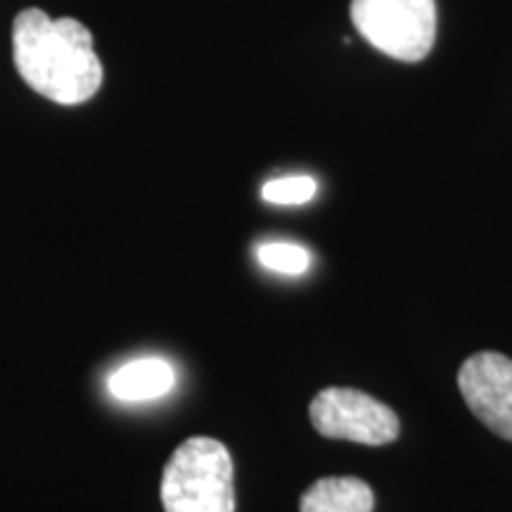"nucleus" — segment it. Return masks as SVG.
<instances>
[{"instance_id":"nucleus-1","label":"nucleus","mask_w":512,"mask_h":512,"mask_svg":"<svg viewBox=\"0 0 512 512\" xmlns=\"http://www.w3.org/2000/svg\"><path fill=\"white\" fill-rule=\"evenodd\" d=\"M12 50L24 83L57 105H83L100 91L102 62L93 34L79 19H50L36 8L19 12L12 24Z\"/></svg>"},{"instance_id":"nucleus-2","label":"nucleus","mask_w":512,"mask_h":512,"mask_svg":"<svg viewBox=\"0 0 512 512\" xmlns=\"http://www.w3.org/2000/svg\"><path fill=\"white\" fill-rule=\"evenodd\" d=\"M233 458L211 437L185 439L164 467V512H235Z\"/></svg>"},{"instance_id":"nucleus-3","label":"nucleus","mask_w":512,"mask_h":512,"mask_svg":"<svg viewBox=\"0 0 512 512\" xmlns=\"http://www.w3.org/2000/svg\"><path fill=\"white\" fill-rule=\"evenodd\" d=\"M354 27L370 46L401 62H420L437 38V0H351Z\"/></svg>"},{"instance_id":"nucleus-4","label":"nucleus","mask_w":512,"mask_h":512,"mask_svg":"<svg viewBox=\"0 0 512 512\" xmlns=\"http://www.w3.org/2000/svg\"><path fill=\"white\" fill-rule=\"evenodd\" d=\"M309 415L316 432L328 439L384 446L401 432L399 418L387 403L349 387L323 389L311 401Z\"/></svg>"},{"instance_id":"nucleus-5","label":"nucleus","mask_w":512,"mask_h":512,"mask_svg":"<svg viewBox=\"0 0 512 512\" xmlns=\"http://www.w3.org/2000/svg\"><path fill=\"white\" fill-rule=\"evenodd\" d=\"M460 394L470 411L496 432L512 441V361L496 351L470 356L458 373Z\"/></svg>"},{"instance_id":"nucleus-6","label":"nucleus","mask_w":512,"mask_h":512,"mask_svg":"<svg viewBox=\"0 0 512 512\" xmlns=\"http://www.w3.org/2000/svg\"><path fill=\"white\" fill-rule=\"evenodd\" d=\"M176 375L174 368L164 358H138V361L126 363L117 373H112L110 394L117 401L124 403H140L162 399L174 389Z\"/></svg>"},{"instance_id":"nucleus-7","label":"nucleus","mask_w":512,"mask_h":512,"mask_svg":"<svg viewBox=\"0 0 512 512\" xmlns=\"http://www.w3.org/2000/svg\"><path fill=\"white\" fill-rule=\"evenodd\" d=\"M373 489L358 477H323L299 501L302 512H373Z\"/></svg>"},{"instance_id":"nucleus-8","label":"nucleus","mask_w":512,"mask_h":512,"mask_svg":"<svg viewBox=\"0 0 512 512\" xmlns=\"http://www.w3.org/2000/svg\"><path fill=\"white\" fill-rule=\"evenodd\" d=\"M259 261L268 271L287 273V275H302L309 271L311 254L309 249L292 245V242H266L259 247Z\"/></svg>"},{"instance_id":"nucleus-9","label":"nucleus","mask_w":512,"mask_h":512,"mask_svg":"<svg viewBox=\"0 0 512 512\" xmlns=\"http://www.w3.org/2000/svg\"><path fill=\"white\" fill-rule=\"evenodd\" d=\"M318 185L311 176H285L268 181L261 190V197L271 204H280V207H297V204H306L316 197Z\"/></svg>"}]
</instances>
